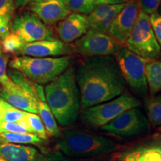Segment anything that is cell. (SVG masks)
<instances>
[{
    "mask_svg": "<svg viewBox=\"0 0 161 161\" xmlns=\"http://www.w3.org/2000/svg\"><path fill=\"white\" fill-rule=\"evenodd\" d=\"M90 29L86 15L71 13L59 22L57 27L58 37L64 43H72L85 35Z\"/></svg>",
    "mask_w": 161,
    "mask_h": 161,
    "instance_id": "13",
    "label": "cell"
},
{
    "mask_svg": "<svg viewBox=\"0 0 161 161\" xmlns=\"http://www.w3.org/2000/svg\"><path fill=\"white\" fill-rule=\"evenodd\" d=\"M125 4H119V5H113L112 8L110 11L109 13H108L103 19L101 20V21L96 23V25L92 26V27L90 28V29L96 30V31H98L104 32V33H108L110 25H111L112 22L114 21L118 14L121 11V10L123 8Z\"/></svg>",
    "mask_w": 161,
    "mask_h": 161,
    "instance_id": "24",
    "label": "cell"
},
{
    "mask_svg": "<svg viewBox=\"0 0 161 161\" xmlns=\"http://www.w3.org/2000/svg\"><path fill=\"white\" fill-rule=\"evenodd\" d=\"M8 56L5 53L0 52V85L3 88H7L13 85L14 82L7 74V66Z\"/></svg>",
    "mask_w": 161,
    "mask_h": 161,
    "instance_id": "28",
    "label": "cell"
},
{
    "mask_svg": "<svg viewBox=\"0 0 161 161\" xmlns=\"http://www.w3.org/2000/svg\"><path fill=\"white\" fill-rule=\"evenodd\" d=\"M37 150L31 146L13 143H0V158L5 161H35Z\"/></svg>",
    "mask_w": 161,
    "mask_h": 161,
    "instance_id": "16",
    "label": "cell"
},
{
    "mask_svg": "<svg viewBox=\"0 0 161 161\" xmlns=\"http://www.w3.org/2000/svg\"><path fill=\"white\" fill-rule=\"evenodd\" d=\"M2 90H3V88H2V86H0V92H1V91H2Z\"/></svg>",
    "mask_w": 161,
    "mask_h": 161,
    "instance_id": "40",
    "label": "cell"
},
{
    "mask_svg": "<svg viewBox=\"0 0 161 161\" xmlns=\"http://www.w3.org/2000/svg\"><path fill=\"white\" fill-rule=\"evenodd\" d=\"M19 122L30 134H35L43 140L48 139V134L45 126L37 114L27 113Z\"/></svg>",
    "mask_w": 161,
    "mask_h": 161,
    "instance_id": "19",
    "label": "cell"
},
{
    "mask_svg": "<svg viewBox=\"0 0 161 161\" xmlns=\"http://www.w3.org/2000/svg\"><path fill=\"white\" fill-rule=\"evenodd\" d=\"M130 0H96V5H114L125 4L128 3Z\"/></svg>",
    "mask_w": 161,
    "mask_h": 161,
    "instance_id": "35",
    "label": "cell"
},
{
    "mask_svg": "<svg viewBox=\"0 0 161 161\" xmlns=\"http://www.w3.org/2000/svg\"><path fill=\"white\" fill-rule=\"evenodd\" d=\"M56 147L65 155L75 158L104 155L119 148L110 139L78 130H66Z\"/></svg>",
    "mask_w": 161,
    "mask_h": 161,
    "instance_id": "3",
    "label": "cell"
},
{
    "mask_svg": "<svg viewBox=\"0 0 161 161\" xmlns=\"http://www.w3.org/2000/svg\"><path fill=\"white\" fill-rule=\"evenodd\" d=\"M37 108L38 114L45 126L48 135L59 137L60 131L58 126L57 121L46 102V97L39 98L37 102Z\"/></svg>",
    "mask_w": 161,
    "mask_h": 161,
    "instance_id": "17",
    "label": "cell"
},
{
    "mask_svg": "<svg viewBox=\"0 0 161 161\" xmlns=\"http://www.w3.org/2000/svg\"><path fill=\"white\" fill-rule=\"evenodd\" d=\"M146 78L148 92L155 96L161 90V60H148L146 65Z\"/></svg>",
    "mask_w": 161,
    "mask_h": 161,
    "instance_id": "18",
    "label": "cell"
},
{
    "mask_svg": "<svg viewBox=\"0 0 161 161\" xmlns=\"http://www.w3.org/2000/svg\"><path fill=\"white\" fill-rule=\"evenodd\" d=\"M3 98H2L1 97H0V104H1V102H3Z\"/></svg>",
    "mask_w": 161,
    "mask_h": 161,
    "instance_id": "39",
    "label": "cell"
},
{
    "mask_svg": "<svg viewBox=\"0 0 161 161\" xmlns=\"http://www.w3.org/2000/svg\"><path fill=\"white\" fill-rule=\"evenodd\" d=\"M149 19L154 35L161 49V14L158 12L152 14L149 16Z\"/></svg>",
    "mask_w": 161,
    "mask_h": 161,
    "instance_id": "32",
    "label": "cell"
},
{
    "mask_svg": "<svg viewBox=\"0 0 161 161\" xmlns=\"http://www.w3.org/2000/svg\"><path fill=\"white\" fill-rule=\"evenodd\" d=\"M0 143H13V144H32L39 146L43 143V140L34 134L25 133L3 132L0 133Z\"/></svg>",
    "mask_w": 161,
    "mask_h": 161,
    "instance_id": "20",
    "label": "cell"
},
{
    "mask_svg": "<svg viewBox=\"0 0 161 161\" xmlns=\"http://www.w3.org/2000/svg\"><path fill=\"white\" fill-rule=\"evenodd\" d=\"M150 148H153V149L158 151V152L161 153V143L156 145V146H150Z\"/></svg>",
    "mask_w": 161,
    "mask_h": 161,
    "instance_id": "37",
    "label": "cell"
},
{
    "mask_svg": "<svg viewBox=\"0 0 161 161\" xmlns=\"http://www.w3.org/2000/svg\"><path fill=\"white\" fill-rule=\"evenodd\" d=\"M40 1H41V0H15L16 8H21L25 7L26 5H30L31 3H37Z\"/></svg>",
    "mask_w": 161,
    "mask_h": 161,
    "instance_id": "36",
    "label": "cell"
},
{
    "mask_svg": "<svg viewBox=\"0 0 161 161\" xmlns=\"http://www.w3.org/2000/svg\"><path fill=\"white\" fill-rule=\"evenodd\" d=\"M140 11L148 15L157 13L161 0H137Z\"/></svg>",
    "mask_w": 161,
    "mask_h": 161,
    "instance_id": "29",
    "label": "cell"
},
{
    "mask_svg": "<svg viewBox=\"0 0 161 161\" xmlns=\"http://www.w3.org/2000/svg\"><path fill=\"white\" fill-rule=\"evenodd\" d=\"M102 129L119 137H134L146 134L149 129V122L142 110L133 108L102 126Z\"/></svg>",
    "mask_w": 161,
    "mask_h": 161,
    "instance_id": "8",
    "label": "cell"
},
{
    "mask_svg": "<svg viewBox=\"0 0 161 161\" xmlns=\"http://www.w3.org/2000/svg\"><path fill=\"white\" fill-rule=\"evenodd\" d=\"M69 52V49L65 43L53 39L24 43L18 54L33 58H46L65 55Z\"/></svg>",
    "mask_w": 161,
    "mask_h": 161,
    "instance_id": "14",
    "label": "cell"
},
{
    "mask_svg": "<svg viewBox=\"0 0 161 161\" xmlns=\"http://www.w3.org/2000/svg\"><path fill=\"white\" fill-rule=\"evenodd\" d=\"M141 154L140 150L134 151V152L126 153V154H122L120 158L121 161H139Z\"/></svg>",
    "mask_w": 161,
    "mask_h": 161,
    "instance_id": "34",
    "label": "cell"
},
{
    "mask_svg": "<svg viewBox=\"0 0 161 161\" xmlns=\"http://www.w3.org/2000/svg\"><path fill=\"white\" fill-rule=\"evenodd\" d=\"M11 30L23 43L45 40H53V32L35 14L23 11L14 18Z\"/></svg>",
    "mask_w": 161,
    "mask_h": 161,
    "instance_id": "10",
    "label": "cell"
},
{
    "mask_svg": "<svg viewBox=\"0 0 161 161\" xmlns=\"http://www.w3.org/2000/svg\"><path fill=\"white\" fill-rule=\"evenodd\" d=\"M140 12L137 0H130L125 4L123 8L118 14L108 34L121 46H125L129 38Z\"/></svg>",
    "mask_w": 161,
    "mask_h": 161,
    "instance_id": "11",
    "label": "cell"
},
{
    "mask_svg": "<svg viewBox=\"0 0 161 161\" xmlns=\"http://www.w3.org/2000/svg\"><path fill=\"white\" fill-rule=\"evenodd\" d=\"M46 102L62 126L75 123L80 108V96L75 80V72L69 67L46 85L44 90Z\"/></svg>",
    "mask_w": 161,
    "mask_h": 161,
    "instance_id": "2",
    "label": "cell"
},
{
    "mask_svg": "<svg viewBox=\"0 0 161 161\" xmlns=\"http://www.w3.org/2000/svg\"><path fill=\"white\" fill-rule=\"evenodd\" d=\"M0 161H5V160H2L1 158H0Z\"/></svg>",
    "mask_w": 161,
    "mask_h": 161,
    "instance_id": "42",
    "label": "cell"
},
{
    "mask_svg": "<svg viewBox=\"0 0 161 161\" xmlns=\"http://www.w3.org/2000/svg\"><path fill=\"white\" fill-rule=\"evenodd\" d=\"M121 48L108 33L91 29L74 42L75 51L86 58L115 56Z\"/></svg>",
    "mask_w": 161,
    "mask_h": 161,
    "instance_id": "9",
    "label": "cell"
},
{
    "mask_svg": "<svg viewBox=\"0 0 161 161\" xmlns=\"http://www.w3.org/2000/svg\"><path fill=\"white\" fill-rule=\"evenodd\" d=\"M113 5H96L91 13L87 16L89 21L90 28L95 25L96 23L101 21L111 10Z\"/></svg>",
    "mask_w": 161,
    "mask_h": 161,
    "instance_id": "26",
    "label": "cell"
},
{
    "mask_svg": "<svg viewBox=\"0 0 161 161\" xmlns=\"http://www.w3.org/2000/svg\"><path fill=\"white\" fill-rule=\"evenodd\" d=\"M15 8V0H0V21L11 23Z\"/></svg>",
    "mask_w": 161,
    "mask_h": 161,
    "instance_id": "27",
    "label": "cell"
},
{
    "mask_svg": "<svg viewBox=\"0 0 161 161\" xmlns=\"http://www.w3.org/2000/svg\"><path fill=\"white\" fill-rule=\"evenodd\" d=\"M27 113L17 109L3 100L0 104V125L8 122H19Z\"/></svg>",
    "mask_w": 161,
    "mask_h": 161,
    "instance_id": "22",
    "label": "cell"
},
{
    "mask_svg": "<svg viewBox=\"0 0 161 161\" xmlns=\"http://www.w3.org/2000/svg\"><path fill=\"white\" fill-rule=\"evenodd\" d=\"M140 105V101L137 98L130 94L124 93L109 102L83 110L80 119L89 128H102L125 110Z\"/></svg>",
    "mask_w": 161,
    "mask_h": 161,
    "instance_id": "5",
    "label": "cell"
},
{
    "mask_svg": "<svg viewBox=\"0 0 161 161\" xmlns=\"http://www.w3.org/2000/svg\"><path fill=\"white\" fill-rule=\"evenodd\" d=\"M148 121L153 126H161V96H151L145 100Z\"/></svg>",
    "mask_w": 161,
    "mask_h": 161,
    "instance_id": "21",
    "label": "cell"
},
{
    "mask_svg": "<svg viewBox=\"0 0 161 161\" xmlns=\"http://www.w3.org/2000/svg\"><path fill=\"white\" fill-rule=\"evenodd\" d=\"M72 58L69 56L59 58H33L29 56L14 57L9 66L11 69L18 70L31 82L49 84L57 78L68 68Z\"/></svg>",
    "mask_w": 161,
    "mask_h": 161,
    "instance_id": "4",
    "label": "cell"
},
{
    "mask_svg": "<svg viewBox=\"0 0 161 161\" xmlns=\"http://www.w3.org/2000/svg\"><path fill=\"white\" fill-rule=\"evenodd\" d=\"M158 130H159V131H160V132L161 133V126L159 127V128H158Z\"/></svg>",
    "mask_w": 161,
    "mask_h": 161,
    "instance_id": "38",
    "label": "cell"
},
{
    "mask_svg": "<svg viewBox=\"0 0 161 161\" xmlns=\"http://www.w3.org/2000/svg\"><path fill=\"white\" fill-rule=\"evenodd\" d=\"M114 58L126 85L136 96L147 97L148 87L146 78V65L148 60L139 57L124 46H122Z\"/></svg>",
    "mask_w": 161,
    "mask_h": 161,
    "instance_id": "7",
    "label": "cell"
},
{
    "mask_svg": "<svg viewBox=\"0 0 161 161\" xmlns=\"http://www.w3.org/2000/svg\"><path fill=\"white\" fill-rule=\"evenodd\" d=\"M1 48L5 53H19L24 43L15 34L11 33L5 39L2 40Z\"/></svg>",
    "mask_w": 161,
    "mask_h": 161,
    "instance_id": "25",
    "label": "cell"
},
{
    "mask_svg": "<svg viewBox=\"0 0 161 161\" xmlns=\"http://www.w3.org/2000/svg\"><path fill=\"white\" fill-rule=\"evenodd\" d=\"M0 131L17 133V134H25L29 133L28 130L19 123V122H8L0 125Z\"/></svg>",
    "mask_w": 161,
    "mask_h": 161,
    "instance_id": "31",
    "label": "cell"
},
{
    "mask_svg": "<svg viewBox=\"0 0 161 161\" xmlns=\"http://www.w3.org/2000/svg\"><path fill=\"white\" fill-rule=\"evenodd\" d=\"M0 133H1V131H0Z\"/></svg>",
    "mask_w": 161,
    "mask_h": 161,
    "instance_id": "43",
    "label": "cell"
},
{
    "mask_svg": "<svg viewBox=\"0 0 161 161\" xmlns=\"http://www.w3.org/2000/svg\"><path fill=\"white\" fill-rule=\"evenodd\" d=\"M0 52H1V43H0Z\"/></svg>",
    "mask_w": 161,
    "mask_h": 161,
    "instance_id": "41",
    "label": "cell"
},
{
    "mask_svg": "<svg viewBox=\"0 0 161 161\" xmlns=\"http://www.w3.org/2000/svg\"><path fill=\"white\" fill-rule=\"evenodd\" d=\"M35 161H72L63 154L60 151L56 150L46 154H38Z\"/></svg>",
    "mask_w": 161,
    "mask_h": 161,
    "instance_id": "30",
    "label": "cell"
},
{
    "mask_svg": "<svg viewBox=\"0 0 161 161\" xmlns=\"http://www.w3.org/2000/svg\"><path fill=\"white\" fill-rule=\"evenodd\" d=\"M124 47L148 60H158L160 58V46L151 25L149 15L140 11Z\"/></svg>",
    "mask_w": 161,
    "mask_h": 161,
    "instance_id": "6",
    "label": "cell"
},
{
    "mask_svg": "<svg viewBox=\"0 0 161 161\" xmlns=\"http://www.w3.org/2000/svg\"><path fill=\"white\" fill-rule=\"evenodd\" d=\"M75 72L82 110L109 102L125 90L126 83L114 56L86 58Z\"/></svg>",
    "mask_w": 161,
    "mask_h": 161,
    "instance_id": "1",
    "label": "cell"
},
{
    "mask_svg": "<svg viewBox=\"0 0 161 161\" xmlns=\"http://www.w3.org/2000/svg\"><path fill=\"white\" fill-rule=\"evenodd\" d=\"M139 161H161V153L151 148L140 149Z\"/></svg>",
    "mask_w": 161,
    "mask_h": 161,
    "instance_id": "33",
    "label": "cell"
},
{
    "mask_svg": "<svg viewBox=\"0 0 161 161\" xmlns=\"http://www.w3.org/2000/svg\"><path fill=\"white\" fill-rule=\"evenodd\" d=\"M0 97L17 109L32 114H38L37 108V102L39 99L38 96L29 93L15 83L8 87L3 88L0 92Z\"/></svg>",
    "mask_w": 161,
    "mask_h": 161,
    "instance_id": "15",
    "label": "cell"
},
{
    "mask_svg": "<svg viewBox=\"0 0 161 161\" xmlns=\"http://www.w3.org/2000/svg\"><path fill=\"white\" fill-rule=\"evenodd\" d=\"M71 13L89 15L96 8V0H64Z\"/></svg>",
    "mask_w": 161,
    "mask_h": 161,
    "instance_id": "23",
    "label": "cell"
},
{
    "mask_svg": "<svg viewBox=\"0 0 161 161\" xmlns=\"http://www.w3.org/2000/svg\"><path fill=\"white\" fill-rule=\"evenodd\" d=\"M29 8L46 25H54L71 14L64 0H41L30 4Z\"/></svg>",
    "mask_w": 161,
    "mask_h": 161,
    "instance_id": "12",
    "label": "cell"
}]
</instances>
